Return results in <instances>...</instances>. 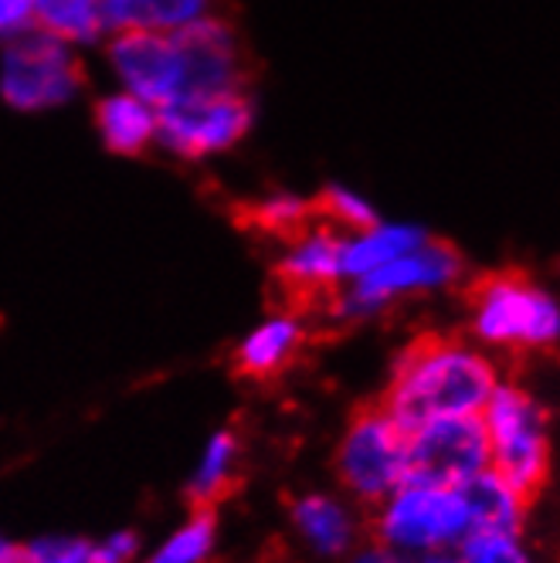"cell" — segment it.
I'll use <instances>...</instances> for the list:
<instances>
[{"instance_id": "1", "label": "cell", "mask_w": 560, "mask_h": 563, "mask_svg": "<svg viewBox=\"0 0 560 563\" xmlns=\"http://www.w3.org/2000/svg\"><path fill=\"white\" fill-rule=\"evenodd\" d=\"M503 384L496 356L455 333L415 336L397 353L381 408L405 434L435 418L479 415Z\"/></svg>"}, {"instance_id": "2", "label": "cell", "mask_w": 560, "mask_h": 563, "mask_svg": "<svg viewBox=\"0 0 560 563\" xmlns=\"http://www.w3.org/2000/svg\"><path fill=\"white\" fill-rule=\"evenodd\" d=\"M469 330L490 353H543L560 340V306L524 272H490L469 289Z\"/></svg>"}, {"instance_id": "3", "label": "cell", "mask_w": 560, "mask_h": 563, "mask_svg": "<svg viewBox=\"0 0 560 563\" xmlns=\"http://www.w3.org/2000/svg\"><path fill=\"white\" fill-rule=\"evenodd\" d=\"M479 418L490 441V468L527 499H537L547 489L553 465L550 415L543 400L524 384L503 377Z\"/></svg>"}, {"instance_id": "4", "label": "cell", "mask_w": 560, "mask_h": 563, "mask_svg": "<svg viewBox=\"0 0 560 563\" xmlns=\"http://www.w3.org/2000/svg\"><path fill=\"white\" fill-rule=\"evenodd\" d=\"M371 533L374 543L415 563L438 553H455L472 537V519L459 486L402 482L374 506Z\"/></svg>"}, {"instance_id": "5", "label": "cell", "mask_w": 560, "mask_h": 563, "mask_svg": "<svg viewBox=\"0 0 560 563\" xmlns=\"http://www.w3.org/2000/svg\"><path fill=\"white\" fill-rule=\"evenodd\" d=\"M465 262L455 245L438 238H425L418 249L384 262L381 268L360 275L323 302L337 323H364L381 312H387L394 302H405L415 296L446 292L462 278Z\"/></svg>"}, {"instance_id": "6", "label": "cell", "mask_w": 560, "mask_h": 563, "mask_svg": "<svg viewBox=\"0 0 560 563\" xmlns=\"http://www.w3.org/2000/svg\"><path fill=\"white\" fill-rule=\"evenodd\" d=\"M405 431L391 421L381 405L360 408L333 452V472L340 493L360 506L374 509L384 496H391L405 482Z\"/></svg>"}, {"instance_id": "7", "label": "cell", "mask_w": 560, "mask_h": 563, "mask_svg": "<svg viewBox=\"0 0 560 563\" xmlns=\"http://www.w3.org/2000/svg\"><path fill=\"white\" fill-rule=\"evenodd\" d=\"M86 86L83 58L45 31L11 37L0 58V99L21 112H42L72 102Z\"/></svg>"}, {"instance_id": "8", "label": "cell", "mask_w": 560, "mask_h": 563, "mask_svg": "<svg viewBox=\"0 0 560 563\" xmlns=\"http://www.w3.org/2000/svg\"><path fill=\"white\" fill-rule=\"evenodd\" d=\"M255 102L249 92L190 96L156 109V143L180 159H205L242 143L252 130Z\"/></svg>"}, {"instance_id": "9", "label": "cell", "mask_w": 560, "mask_h": 563, "mask_svg": "<svg viewBox=\"0 0 560 563\" xmlns=\"http://www.w3.org/2000/svg\"><path fill=\"white\" fill-rule=\"evenodd\" d=\"M490 468V441L479 415L435 418L405 438V482L462 486Z\"/></svg>"}, {"instance_id": "10", "label": "cell", "mask_w": 560, "mask_h": 563, "mask_svg": "<svg viewBox=\"0 0 560 563\" xmlns=\"http://www.w3.org/2000/svg\"><path fill=\"white\" fill-rule=\"evenodd\" d=\"M174 45L180 52V68H184L180 99L245 92L249 55H245L242 34H238L231 21L218 14H205L184 24L180 31H174Z\"/></svg>"}, {"instance_id": "11", "label": "cell", "mask_w": 560, "mask_h": 563, "mask_svg": "<svg viewBox=\"0 0 560 563\" xmlns=\"http://www.w3.org/2000/svg\"><path fill=\"white\" fill-rule=\"evenodd\" d=\"M109 65L119 75V82L127 86V92L150 102L153 109H164L180 99L184 68L174 34L116 31L109 42Z\"/></svg>"}, {"instance_id": "12", "label": "cell", "mask_w": 560, "mask_h": 563, "mask_svg": "<svg viewBox=\"0 0 560 563\" xmlns=\"http://www.w3.org/2000/svg\"><path fill=\"white\" fill-rule=\"evenodd\" d=\"M289 530L316 560L340 563L364 543V516L343 493L312 489L289 503Z\"/></svg>"}, {"instance_id": "13", "label": "cell", "mask_w": 560, "mask_h": 563, "mask_svg": "<svg viewBox=\"0 0 560 563\" xmlns=\"http://www.w3.org/2000/svg\"><path fill=\"white\" fill-rule=\"evenodd\" d=\"M340 238H343V231L316 218L303 234L286 241V252L275 265V278L283 282L289 296L327 302L343 286Z\"/></svg>"}, {"instance_id": "14", "label": "cell", "mask_w": 560, "mask_h": 563, "mask_svg": "<svg viewBox=\"0 0 560 563\" xmlns=\"http://www.w3.org/2000/svg\"><path fill=\"white\" fill-rule=\"evenodd\" d=\"M306 319L296 309H283L265 316L259 327H252L242 340L234 343V371L249 380H272L286 367H293V360L306 346Z\"/></svg>"}, {"instance_id": "15", "label": "cell", "mask_w": 560, "mask_h": 563, "mask_svg": "<svg viewBox=\"0 0 560 563\" xmlns=\"http://www.w3.org/2000/svg\"><path fill=\"white\" fill-rule=\"evenodd\" d=\"M459 489L469 506L472 533H524L534 499L513 489L499 472H479L475 478L462 482Z\"/></svg>"}, {"instance_id": "16", "label": "cell", "mask_w": 560, "mask_h": 563, "mask_svg": "<svg viewBox=\"0 0 560 563\" xmlns=\"http://www.w3.org/2000/svg\"><path fill=\"white\" fill-rule=\"evenodd\" d=\"M425 238L428 231L421 224H387V221H377L374 228L364 231H350L340 238V278L353 282L360 275H367L384 262L418 249Z\"/></svg>"}, {"instance_id": "17", "label": "cell", "mask_w": 560, "mask_h": 563, "mask_svg": "<svg viewBox=\"0 0 560 563\" xmlns=\"http://www.w3.org/2000/svg\"><path fill=\"white\" fill-rule=\"evenodd\" d=\"M96 130L109 153L140 156L156 143V109L130 92H116L96 102Z\"/></svg>"}, {"instance_id": "18", "label": "cell", "mask_w": 560, "mask_h": 563, "mask_svg": "<svg viewBox=\"0 0 560 563\" xmlns=\"http://www.w3.org/2000/svg\"><path fill=\"white\" fill-rule=\"evenodd\" d=\"M238 465H242V441L231 428H218L201 449L190 478H187V499L194 509H215L238 482Z\"/></svg>"}, {"instance_id": "19", "label": "cell", "mask_w": 560, "mask_h": 563, "mask_svg": "<svg viewBox=\"0 0 560 563\" xmlns=\"http://www.w3.org/2000/svg\"><path fill=\"white\" fill-rule=\"evenodd\" d=\"M211 0H102L106 31H160L174 34L205 18Z\"/></svg>"}, {"instance_id": "20", "label": "cell", "mask_w": 560, "mask_h": 563, "mask_svg": "<svg viewBox=\"0 0 560 563\" xmlns=\"http://www.w3.org/2000/svg\"><path fill=\"white\" fill-rule=\"evenodd\" d=\"M31 24L65 45H92L106 34L102 0H31Z\"/></svg>"}, {"instance_id": "21", "label": "cell", "mask_w": 560, "mask_h": 563, "mask_svg": "<svg viewBox=\"0 0 560 563\" xmlns=\"http://www.w3.org/2000/svg\"><path fill=\"white\" fill-rule=\"evenodd\" d=\"M215 550H218V512L194 509L143 556V563H211Z\"/></svg>"}, {"instance_id": "22", "label": "cell", "mask_w": 560, "mask_h": 563, "mask_svg": "<svg viewBox=\"0 0 560 563\" xmlns=\"http://www.w3.org/2000/svg\"><path fill=\"white\" fill-rule=\"evenodd\" d=\"M245 221L255 224L265 234H275V238L289 241V238L303 234L316 221V211H312V200H306V197L272 194V197H265V200H259V205L249 208Z\"/></svg>"}, {"instance_id": "23", "label": "cell", "mask_w": 560, "mask_h": 563, "mask_svg": "<svg viewBox=\"0 0 560 563\" xmlns=\"http://www.w3.org/2000/svg\"><path fill=\"white\" fill-rule=\"evenodd\" d=\"M312 211H316L319 221H327L330 228H337L343 234L374 228L381 221L367 200L360 197L356 190L343 187V184H330V187L319 190V197H312Z\"/></svg>"}, {"instance_id": "24", "label": "cell", "mask_w": 560, "mask_h": 563, "mask_svg": "<svg viewBox=\"0 0 560 563\" xmlns=\"http://www.w3.org/2000/svg\"><path fill=\"white\" fill-rule=\"evenodd\" d=\"M455 556L462 563H540L524 533H472Z\"/></svg>"}, {"instance_id": "25", "label": "cell", "mask_w": 560, "mask_h": 563, "mask_svg": "<svg viewBox=\"0 0 560 563\" xmlns=\"http://www.w3.org/2000/svg\"><path fill=\"white\" fill-rule=\"evenodd\" d=\"M21 563H92V540L78 533H42L21 543Z\"/></svg>"}, {"instance_id": "26", "label": "cell", "mask_w": 560, "mask_h": 563, "mask_svg": "<svg viewBox=\"0 0 560 563\" xmlns=\"http://www.w3.org/2000/svg\"><path fill=\"white\" fill-rule=\"evenodd\" d=\"M140 550L136 530H116L106 540H92V563H136Z\"/></svg>"}, {"instance_id": "27", "label": "cell", "mask_w": 560, "mask_h": 563, "mask_svg": "<svg viewBox=\"0 0 560 563\" xmlns=\"http://www.w3.org/2000/svg\"><path fill=\"white\" fill-rule=\"evenodd\" d=\"M31 31V0H0V42Z\"/></svg>"}, {"instance_id": "28", "label": "cell", "mask_w": 560, "mask_h": 563, "mask_svg": "<svg viewBox=\"0 0 560 563\" xmlns=\"http://www.w3.org/2000/svg\"><path fill=\"white\" fill-rule=\"evenodd\" d=\"M340 563H411V560H405V556H397L394 550H387V547H381V543H360L347 560H340Z\"/></svg>"}, {"instance_id": "29", "label": "cell", "mask_w": 560, "mask_h": 563, "mask_svg": "<svg viewBox=\"0 0 560 563\" xmlns=\"http://www.w3.org/2000/svg\"><path fill=\"white\" fill-rule=\"evenodd\" d=\"M0 563H21V543L0 533Z\"/></svg>"}, {"instance_id": "30", "label": "cell", "mask_w": 560, "mask_h": 563, "mask_svg": "<svg viewBox=\"0 0 560 563\" xmlns=\"http://www.w3.org/2000/svg\"><path fill=\"white\" fill-rule=\"evenodd\" d=\"M415 563H462L455 553H438V556H425V560H415Z\"/></svg>"}]
</instances>
